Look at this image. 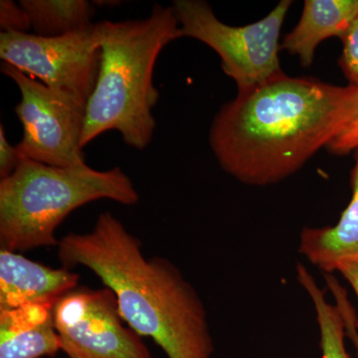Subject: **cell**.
Here are the masks:
<instances>
[{
    "mask_svg": "<svg viewBox=\"0 0 358 358\" xmlns=\"http://www.w3.org/2000/svg\"><path fill=\"white\" fill-rule=\"evenodd\" d=\"M0 58L59 95L87 106L101 64L96 23L58 37L1 32Z\"/></svg>",
    "mask_w": 358,
    "mask_h": 358,
    "instance_id": "obj_6",
    "label": "cell"
},
{
    "mask_svg": "<svg viewBox=\"0 0 358 358\" xmlns=\"http://www.w3.org/2000/svg\"><path fill=\"white\" fill-rule=\"evenodd\" d=\"M51 305L0 310V358L53 357L61 350Z\"/></svg>",
    "mask_w": 358,
    "mask_h": 358,
    "instance_id": "obj_11",
    "label": "cell"
},
{
    "mask_svg": "<svg viewBox=\"0 0 358 358\" xmlns=\"http://www.w3.org/2000/svg\"><path fill=\"white\" fill-rule=\"evenodd\" d=\"M338 272L343 275L348 284L350 285L358 301V263L345 264L338 268ZM358 329V319L357 320Z\"/></svg>",
    "mask_w": 358,
    "mask_h": 358,
    "instance_id": "obj_20",
    "label": "cell"
},
{
    "mask_svg": "<svg viewBox=\"0 0 358 358\" xmlns=\"http://www.w3.org/2000/svg\"><path fill=\"white\" fill-rule=\"evenodd\" d=\"M291 0H282L263 20L245 26L225 24L203 0H176L173 8L185 37L213 49L238 92L265 83L282 73L280 34Z\"/></svg>",
    "mask_w": 358,
    "mask_h": 358,
    "instance_id": "obj_5",
    "label": "cell"
},
{
    "mask_svg": "<svg viewBox=\"0 0 358 358\" xmlns=\"http://www.w3.org/2000/svg\"><path fill=\"white\" fill-rule=\"evenodd\" d=\"M341 41L343 52L338 60L339 67L348 85L358 88V14Z\"/></svg>",
    "mask_w": 358,
    "mask_h": 358,
    "instance_id": "obj_15",
    "label": "cell"
},
{
    "mask_svg": "<svg viewBox=\"0 0 358 358\" xmlns=\"http://www.w3.org/2000/svg\"><path fill=\"white\" fill-rule=\"evenodd\" d=\"M357 14L358 0H306L301 20L282 40L281 49L298 56L303 67H310L320 42L343 39Z\"/></svg>",
    "mask_w": 358,
    "mask_h": 358,
    "instance_id": "obj_12",
    "label": "cell"
},
{
    "mask_svg": "<svg viewBox=\"0 0 358 358\" xmlns=\"http://www.w3.org/2000/svg\"><path fill=\"white\" fill-rule=\"evenodd\" d=\"M357 115V87L282 72L222 106L209 143L223 171L238 181L272 185L300 171Z\"/></svg>",
    "mask_w": 358,
    "mask_h": 358,
    "instance_id": "obj_1",
    "label": "cell"
},
{
    "mask_svg": "<svg viewBox=\"0 0 358 358\" xmlns=\"http://www.w3.org/2000/svg\"><path fill=\"white\" fill-rule=\"evenodd\" d=\"M352 154V199L338 223L306 227L300 235L299 253L324 274L336 272L345 264L358 263V148Z\"/></svg>",
    "mask_w": 358,
    "mask_h": 358,
    "instance_id": "obj_10",
    "label": "cell"
},
{
    "mask_svg": "<svg viewBox=\"0 0 358 358\" xmlns=\"http://www.w3.org/2000/svg\"><path fill=\"white\" fill-rule=\"evenodd\" d=\"M20 162L17 147L10 145L3 124H0V178H6L13 174Z\"/></svg>",
    "mask_w": 358,
    "mask_h": 358,
    "instance_id": "obj_18",
    "label": "cell"
},
{
    "mask_svg": "<svg viewBox=\"0 0 358 358\" xmlns=\"http://www.w3.org/2000/svg\"><path fill=\"white\" fill-rule=\"evenodd\" d=\"M79 275L69 268L33 262L8 250H0V310L29 303L55 306L77 288Z\"/></svg>",
    "mask_w": 358,
    "mask_h": 358,
    "instance_id": "obj_9",
    "label": "cell"
},
{
    "mask_svg": "<svg viewBox=\"0 0 358 358\" xmlns=\"http://www.w3.org/2000/svg\"><path fill=\"white\" fill-rule=\"evenodd\" d=\"M57 246L64 268L92 271L114 293L122 320L167 358H211L213 339L196 289L171 261L145 258L140 240L114 214L103 212L91 232L69 233Z\"/></svg>",
    "mask_w": 358,
    "mask_h": 358,
    "instance_id": "obj_2",
    "label": "cell"
},
{
    "mask_svg": "<svg viewBox=\"0 0 358 358\" xmlns=\"http://www.w3.org/2000/svg\"><path fill=\"white\" fill-rule=\"evenodd\" d=\"M99 199L134 205L140 199L121 167H56L21 159L0 180V247L11 252L55 246L58 226L75 209Z\"/></svg>",
    "mask_w": 358,
    "mask_h": 358,
    "instance_id": "obj_4",
    "label": "cell"
},
{
    "mask_svg": "<svg viewBox=\"0 0 358 358\" xmlns=\"http://www.w3.org/2000/svg\"><path fill=\"white\" fill-rule=\"evenodd\" d=\"M358 148V115L334 140L329 143L327 148L334 155L352 154Z\"/></svg>",
    "mask_w": 358,
    "mask_h": 358,
    "instance_id": "obj_17",
    "label": "cell"
},
{
    "mask_svg": "<svg viewBox=\"0 0 358 358\" xmlns=\"http://www.w3.org/2000/svg\"><path fill=\"white\" fill-rule=\"evenodd\" d=\"M296 277L315 308L320 336L322 358H350L346 352L345 322L338 303H327L326 293L317 286L312 274L301 263L296 265Z\"/></svg>",
    "mask_w": 358,
    "mask_h": 358,
    "instance_id": "obj_14",
    "label": "cell"
},
{
    "mask_svg": "<svg viewBox=\"0 0 358 358\" xmlns=\"http://www.w3.org/2000/svg\"><path fill=\"white\" fill-rule=\"evenodd\" d=\"M53 317L70 358H150L141 336L122 324L110 289H73L55 303Z\"/></svg>",
    "mask_w": 358,
    "mask_h": 358,
    "instance_id": "obj_8",
    "label": "cell"
},
{
    "mask_svg": "<svg viewBox=\"0 0 358 358\" xmlns=\"http://www.w3.org/2000/svg\"><path fill=\"white\" fill-rule=\"evenodd\" d=\"M0 27L2 32L17 33H28L32 28L25 9L11 0L0 1Z\"/></svg>",
    "mask_w": 358,
    "mask_h": 358,
    "instance_id": "obj_16",
    "label": "cell"
},
{
    "mask_svg": "<svg viewBox=\"0 0 358 358\" xmlns=\"http://www.w3.org/2000/svg\"><path fill=\"white\" fill-rule=\"evenodd\" d=\"M35 35L58 37L95 24V4L86 0H21Z\"/></svg>",
    "mask_w": 358,
    "mask_h": 358,
    "instance_id": "obj_13",
    "label": "cell"
},
{
    "mask_svg": "<svg viewBox=\"0 0 358 358\" xmlns=\"http://www.w3.org/2000/svg\"><path fill=\"white\" fill-rule=\"evenodd\" d=\"M1 72L20 90L15 113L23 129L16 145L21 159L64 169L86 166L81 145L86 106L59 95L7 63H2Z\"/></svg>",
    "mask_w": 358,
    "mask_h": 358,
    "instance_id": "obj_7",
    "label": "cell"
},
{
    "mask_svg": "<svg viewBox=\"0 0 358 358\" xmlns=\"http://www.w3.org/2000/svg\"><path fill=\"white\" fill-rule=\"evenodd\" d=\"M101 64L86 106L82 148L117 131L129 147L145 150L154 138L152 114L159 100L154 72L162 51L185 37L173 6L155 4L141 20L96 23Z\"/></svg>",
    "mask_w": 358,
    "mask_h": 358,
    "instance_id": "obj_3",
    "label": "cell"
},
{
    "mask_svg": "<svg viewBox=\"0 0 358 358\" xmlns=\"http://www.w3.org/2000/svg\"><path fill=\"white\" fill-rule=\"evenodd\" d=\"M336 303H338L339 307H341L343 317H345L346 336L352 339L353 345L357 348V358H358L357 319L355 317V310H353L352 305H350V301H348V296H345V294L339 296L338 298L336 299Z\"/></svg>",
    "mask_w": 358,
    "mask_h": 358,
    "instance_id": "obj_19",
    "label": "cell"
}]
</instances>
